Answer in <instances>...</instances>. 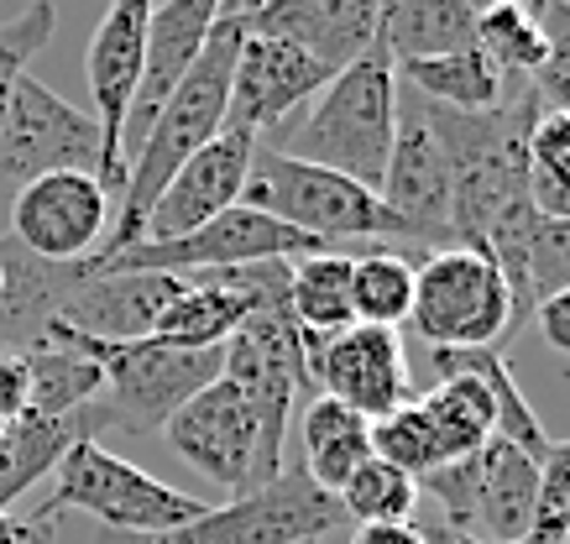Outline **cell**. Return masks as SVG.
I'll return each mask as SVG.
<instances>
[{"instance_id":"cell-1","label":"cell","mask_w":570,"mask_h":544,"mask_svg":"<svg viewBox=\"0 0 570 544\" xmlns=\"http://www.w3.org/2000/svg\"><path fill=\"white\" fill-rule=\"evenodd\" d=\"M242 17L236 6L225 0L220 21L209 32L205 53L194 58V69L184 73V85L168 95V106L153 116L147 137H141L137 158L126 162V184H121V210H116V226L105 236L100 251L89 257H110V251H126V246L141 241V226H147V210L153 199L168 189V178L184 168V162L209 147V141L225 131V106H230V69H236V48H242Z\"/></svg>"},{"instance_id":"cell-2","label":"cell","mask_w":570,"mask_h":544,"mask_svg":"<svg viewBox=\"0 0 570 544\" xmlns=\"http://www.w3.org/2000/svg\"><path fill=\"white\" fill-rule=\"evenodd\" d=\"M267 137H273L267 147L283 152V158L330 168V174H341L377 194L382 174H387V158H393V137H397L393 58L382 48H372V53L356 58L351 69H341L314 95L304 121H283Z\"/></svg>"},{"instance_id":"cell-3","label":"cell","mask_w":570,"mask_h":544,"mask_svg":"<svg viewBox=\"0 0 570 544\" xmlns=\"http://www.w3.org/2000/svg\"><path fill=\"white\" fill-rule=\"evenodd\" d=\"M48 335L79 346L105 377L100 398L73 414L85 439H95L100 429L163 435V424L174 419L199 387H209L225 372V346H215V352H184V346H168V340H153V335L147 340H95V335H79L69 325H58V319L48 325Z\"/></svg>"},{"instance_id":"cell-4","label":"cell","mask_w":570,"mask_h":544,"mask_svg":"<svg viewBox=\"0 0 570 544\" xmlns=\"http://www.w3.org/2000/svg\"><path fill=\"white\" fill-rule=\"evenodd\" d=\"M419 503H430V518L471 544H529L539 461L508 439H487L482 451L419 476Z\"/></svg>"},{"instance_id":"cell-5","label":"cell","mask_w":570,"mask_h":544,"mask_svg":"<svg viewBox=\"0 0 570 544\" xmlns=\"http://www.w3.org/2000/svg\"><path fill=\"white\" fill-rule=\"evenodd\" d=\"M242 205L273 215V220L304 230V236H314V241H325V246L362 241V236L366 241H382V236H409L414 241V230L382 205V194L330 174V168L283 158V152L262 147V141H257V152H252V168H246Z\"/></svg>"},{"instance_id":"cell-6","label":"cell","mask_w":570,"mask_h":544,"mask_svg":"<svg viewBox=\"0 0 570 544\" xmlns=\"http://www.w3.org/2000/svg\"><path fill=\"white\" fill-rule=\"evenodd\" d=\"M69 508L100 518L110 534L153 540V534H174V528L194 524L209 503L157 482L153 472H141V466L121 461L116 451H105L100 439H73L63 451V461L52 466V492L37 513L58 518Z\"/></svg>"},{"instance_id":"cell-7","label":"cell","mask_w":570,"mask_h":544,"mask_svg":"<svg viewBox=\"0 0 570 544\" xmlns=\"http://www.w3.org/2000/svg\"><path fill=\"white\" fill-rule=\"evenodd\" d=\"M314 251H335V246L314 241L252 205H230L209 226L189 230L178 241H137L110 257H85V273H220V267L252 263H298Z\"/></svg>"},{"instance_id":"cell-8","label":"cell","mask_w":570,"mask_h":544,"mask_svg":"<svg viewBox=\"0 0 570 544\" xmlns=\"http://www.w3.org/2000/svg\"><path fill=\"white\" fill-rule=\"evenodd\" d=\"M414 335L434 352H471V346H502L513 335V299L492 257L450 246L414 267Z\"/></svg>"},{"instance_id":"cell-9","label":"cell","mask_w":570,"mask_h":544,"mask_svg":"<svg viewBox=\"0 0 570 544\" xmlns=\"http://www.w3.org/2000/svg\"><path fill=\"white\" fill-rule=\"evenodd\" d=\"M346 513L325 487H314L309 472L298 461H283V472L262 487L230 497L220 508H205L194 524L153 540H126L116 534L110 544H304L325 540Z\"/></svg>"},{"instance_id":"cell-10","label":"cell","mask_w":570,"mask_h":544,"mask_svg":"<svg viewBox=\"0 0 570 544\" xmlns=\"http://www.w3.org/2000/svg\"><path fill=\"white\" fill-rule=\"evenodd\" d=\"M48 174L100 178V126L37 73H21L6 106V126H0V184L21 189Z\"/></svg>"},{"instance_id":"cell-11","label":"cell","mask_w":570,"mask_h":544,"mask_svg":"<svg viewBox=\"0 0 570 544\" xmlns=\"http://www.w3.org/2000/svg\"><path fill=\"white\" fill-rule=\"evenodd\" d=\"M163 435H168V445L189 461L194 472L205 482H215L220 492H230V497L257 487L262 419L252 408V398L225 372L209 387H199L189 404L163 424Z\"/></svg>"},{"instance_id":"cell-12","label":"cell","mask_w":570,"mask_h":544,"mask_svg":"<svg viewBox=\"0 0 570 544\" xmlns=\"http://www.w3.org/2000/svg\"><path fill=\"white\" fill-rule=\"evenodd\" d=\"M147 17L153 0H110V11L100 17L85 53V79L89 100H95V126H100V189L121 194L126 162H121V137L126 116L141 85V53H147Z\"/></svg>"},{"instance_id":"cell-13","label":"cell","mask_w":570,"mask_h":544,"mask_svg":"<svg viewBox=\"0 0 570 544\" xmlns=\"http://www.w3.org/2000/svg\"><path fill=\"white\" fill-rule=\"evenodd\" d=\"M309 383L372 424L414 398V367L403 352V335L382 325H346L330 340H309Z\"/></svg>"},{"instance_id":"cell-14","label":"cell","mask_w":570,"mask_h":544,"mask_svg":"<svg viewBox=\"0 0 570 544\" xmlns=\"http://www.w3.org/2000/svg\"><path fill=\"white\" fill-rule=\"evenodd\" d=\"M382 205L414 230V241L450 251V162L445 147L434 137L424 100L414 89L397 85V137H393V158L382 174Z\"/></svg>"},{"instance_id":"cell-15","label":"cell","mask_w":570,"mask_h":544,"mask_svg":"<svg viewBox=\"0 0 570 544\" xmlns=\"http://www.w3.org/2000/svg\"><path fill=\"white\" fill-rule=\"evenodd\" d=\"M110 226V194L95 174H48L11 199V241L42 263H85Z\"/></svg>"},{"instance_id":"cell-16","label":"cell","mask_w":570,"mask_h":544,"mask_svg":"<svg viewBox=\"0 0 570 544\" xmlns=\"http://www.w3.org/2000/svg\"><path fill=\"white\" fill-rule=\"evenodd\" d=\"M335 73L325 63L304 58L288 42L273 37H242L236 48V69H230V106H225V131H246V137H267L283 121H294V110L314 100Z\"/></svg>"},{"instance_id":"cell-17","label":"cell","mask_w":570,"mask_h":544,"mask_svg":"<svg viewBox=\"0 0 570 544\" xmlns=\"http://www.w3.org/2000/svg\"><path fill=\"white\" fill-rule=\"evenodd\" d=\"M236 17L246 37L288 42L330 73L351 69L377 48V0H257Z\"/></svg>"},{"instance_id":"cell-18","label":"cell","mask_w":570,"mask_h":544,"mask_svg":"<svg viewBox=\"0 0 570 544\" xmlns=\"http://www.w3.org/2000/svg\"><path fill=\"white\" fill-rule=\"evenodd\" d=\"M220 11H225V0H153L147 53H141V85H137V100H131V116H126L121 162L137 158L153 116L168 106V95L184 85V73L194 69V58L205 53Z\"/></svg>"},{"instance_id":"cell-19","label":"cell","mask_w":570,"mask_h":544,"mask_svg":"<svg viewBox=\"0 0 570 544\" xmlns=\"http://www.w3.org/2000/svg\"><path fill=\"white\" fill-rule=\"evenodd\" d=\"M252 152H257V137H246V131H220L209 147H199V152L168 178V189L153 199L147 226H141V241H178V236L209 226L220 210L242 205Z\"/></svg>"},{"instance_id":"cell-20","label":"cell","mask_w":570,"mask_h":544,"mask_svg":"<svg viewBox=\"0 0 570 544\" xmlns=\"http://www.w3.org/2000/svg\"><path fill=\"white\" fill-rule=\"evenodd\" d=\"M178 294V273H89L58 309V325L95 340H147Z\"/></svg>"},{"instance_id":"cell-21","label":"cell","mask_w":570,"mask_h":544,"mask_svg":"<svg viewBox=\"0 0 570 544\" xmlns=\"http://www.w3.org/2000/svg\"><path fill=\"white\" fill-rule=\"evenodd\" d=\"M85 278V263H42L21 241L0 236V352L42 346L48 325Z\"/></svg>"},{"instance_id":"cell-22","label":"cell","mask_w":570,"mask_h":544,"mask_svg":"<svg viewBox=\"0 0 570 544\" xmlns=\"http://www.w3.org/2000/svg\"><path fill=\"white\" fill-rule=\"evenodd\" d=\"M377 48L403 63L476 48V11L466 0H377Z\"/></svg>"},{"instance_id":"cell-23","label":"cell","mask_w":570,"mask_h":544,"mask_svg":"<svg viewBox=\"0 0 570 544\" xmlns=\"http://www.w3.org/2000/svg\"><path fill=\"white\" fill-rule=\"evenodd\" d=\"M298 445H304V472L314 487H325L330 497L346 487L351 472L372 461V419H362L356 408L335 404L325 393H314L304 414H298Z\"/></svg>"},{"instance_id":"cell-24","label":"cell","mask_w":570,"mask_h":544,"mask_svg":"<svg viewBox=\"0 0 570 544\" xmlns=\"http://www.w3.org/2000/svg\"><path fill=\"white\" fill-rule=\"evenodd\" d=\"M397 85L414 89L419 100H430L440 110H455V116H482V110H498L508 100V73H498L487 63L482 48H466V53L450 58H424V63H403L397 69Z\"/></svg>"},{"instance_id":"cell-25","label":"cell","mask_w":570,"mask_h":544,"mask_svg":"<svg viewBox=\"0 0 570 544\" xmlns=\"http://www.w3.org/2000/svg\"><path fill=\"white\" fill-rule=\"evenodd\" d=\"M288 315L309 340H330L346 325H356L351 309V257L335 251H314L288 267Z\"/></svg>"},{"instance_id":"cell-26","label":"cell","mask_w":570,"mask_h":544,"mask_svg":"<svg viewBox=\"0 0 570 544\" xmlns=\"http://www.w3.org/2000/svg\"><path fill=\"white\" fill-rule=\"evenodd\" d=\"M73 439H85L79 419H42V414H21V419L0 424V513H11L21 492H32L42 476L63 461Z\"/></svg>"},{"instance_id":"cell-27","label":"cell","mask_w":570,"mask_h":544,"mask_svg":"<svg viewBox=\"0 0 570 544\" xmlns=\"http://www.w3.org/2000/svg\"><path fill=\"white\" fill-rule=\"evenodd\" d=\"M419 404L424 414L434 419L440 429V451H445V466L450 461L471 456V451H482L487 439L498 435V408H492V393H487L482 377H471V372H450L430 393H419Z\"/></svg>"},{"instance_id":"cell-28","label":"cell","mask_w":570,"mask_h":544,"mask_svg":"<svg viewBox=\"0 0 570 544\" xmlns=\"http://www.w3.org/2000/svg\"><path fill=\"white\" fill-rule=\"evenodd\" d=\"M27 356V367H32V404H27V414H42V419H73L79 408H89L95 398H100V367L89 362L79 346H69V340H42V346H32Z\"/></svg>"},{"instance_id":"cell-29","label":"cell","mask_w":570,"mask_h":544,"mask_svg":"<svg viewBox=\"0 0 570 544\" xmlns=\"http://www.w3.org/2000/svg\"><path fill=\"white\" fill-rule=\"evenodd\" d=\"M570 288V220L534 215L519 251V283H513V330L534 315L544 299Z\"/></svg>"},{"instance_id":"cell-30","label":"cell","mask_w":570,"mask_h":544,"mask_svg":"<svg viewBox=\"0 0 570 544\" xmlns=\"http://www.w3.org/2000/svg\"><path fill=\"white\" fill-rule=\"evenodd\" d=\"M351 309H356V325L403 330L414 309V263L382 246L366 257H351Z\"/></svg>"},{"instance_id":"cell-31","label":"cell","mask_w":570,"mask_h":544,"mask_svg":"<svg viewBox=\"0 0 570 544\" xmlns=\"http://www.w3.org/2000/svg\"><path fill=\"white\" fill-rule=\"evenodd\" d=\"M335 503H341V513H346L351 524H414L419 482L372 456L351 472V482L335 492Z\"/></svg>"},{"instance_id":"cell-32","label":"cell","mask_w":570,"mask_h":544,"mask_svg":"<svg viewBox=\"0 0 570 544\" xmlns=\"http://www.w3.org/2000/svg\"><path fill=\"white\" fill-rule=\"evenodd\" d=\"M476 48L508 79H534L544 63V27L529 6H487L476 11Z\"/></svg>"},{"instance_id":"cell-33","label":"cell","mask_w":570,"mask_h":544,"mask_svg":"<svg viewBox=\"0 0 570 544\" xmlns=\"http://www.w3.org/2000/svg\"><path fill=\"white\" fill-rule=\"evenodd\" d=\"M372 456L397 466V472H409L414 482L430 476L434 466H445L440 429H434V419L424 414L419 398H409L403 408H393V414H382V419L372 424Z\"/></svg>"},{"instance_id":"cell-34","label":"cell","mask_w":570,"mask_h":544,"mask_svg":"<svg viewBox=\"0 0 570 544\" xmlns=\"http://www.w3.org/2000/svg\"><path fill=\"white\" fill-rule=\"evenodd\" d=\"M529 194L539 215L570 220V116L539 110L529 126Z\"/></svg>"},{"instance_id":"cell-35","label":"cell","mask_w":570,"mask_h":544,"mask_svg":"<svg viewBox=\"0 0 570 544\" xmlns=\"http://www.w3.org/2000/svg\"><path fill=\"white\" fill-rule=\"evenodd\" d=\"M52 27H58L52 0H32L27 11H17L11 21H0V126H6L11 89L21 85V73H32V58L52 42Z\"/></svg>"},{"instance_id":"cell-36","label":"cell","mask_w":570,"mask_h":544,"mask_svg":"<svg viewBox=\"0 0 570 544\" xmlns=\"http://www.w3.org/2000/svg\"><path fill=\"white\" fill-rule=\"evenodd\" d=\"M534 17L544 27V63L529 79L534 100L550 116H570V0H544Z\"/></svg>"},{"instance_id":"cell-37","label":"cell","mask_w":570,"mask_h":544,"mask_svg":"<svg viewBox=\"0 0 570 544\" xmlns=\"http://www.w3.org/2000/svg\"><path fill=\"white\" fill-rule=\"evenodd\" d=\"M529 544H570V439H550L539 456V503Z\"/></svg>"},{"instance_id":"cell-38","label":"cell","mask_w":570,"mask_h":544,"mask_svg":"<svg viewBox=\"0 0 570 544\" xmlns=\"http://www.w3.org/2000/svg\"><path fill=\"white\" fill-rule=\"evenodd\" d=\"M32 404V367L21 352H0V424H11Z\"/></svg>"},{"instance_id":"cell-39","label":"cell","mask_w":570,"mask_h":544,"mask_svg":"<svg viewBox=\"0 0 570 544\" xmlns=\"http://www.w3.org/2000/svg\"><path fill=\"white\" fill-rule=\"evenodd\" d=\"M534 325H539V335H544V346H550V352L570 356V288L539 304V309H534Z\"/></svg>"},{"instance_id":"cell-40","label":"cell","mask_w":570,"mask_h":544,"mask_svg":"<svg viewBox=\"0 0 570 544\" xmlns=\"http://www.w3.org/2000/svg\"><path fill=\"white\" fill-rule=\"evenodd\" d=\"M58 518L48 513H32V518H17V513H0V544H48Z\"/></svg>"},{"instance_id":"cell-41","label":"cell","mask_w":570,"mask_h":544,"mask_svg":"<svg viewBox=\"0 0 570 544\" xmlns=\"http://www.w3.org/2000/svg\"><path fill=\"white\" fill-rule=\"evenodd\" d=\"M351 544H424L414 524H356Z\"/></svg>"},{"instance_id":"cell-42","label":"cell","mask_w":570,"mask_h":544,"mask_svg":"<svg viewBox=\"0 0 570 544\" xmlns=\"http://www.w3.org/2000/svg\"><path fill=\"white\" fill-rule=\"evenodd\" d=\"M471 11H487V6H529L534 11V0H466Z\"/></svg>"},{"instance_id":"cell-43","label":"cell","mask_w":570,"mask_h":544,"mask_svg":"<svg viewBox=\"0 0 570 544\" xmlns=\"http://www.w3.org/2000/svg\"><path fill=\"white\" fill-rule=\"evenodd\" d=\"M230 6H236V11H246V6H257V0H230Z\"/></svg>"},{"instance_id":"cell-44","label":"cell","mask_w":570,"mask_h":544,"mask_svg":"<svg viewBox=\"0 0 570 544\" xmlns=\"http://www.w3.org/2000/svg\"><path fill=\"white\" fill-rule=\"evenodd\" d=\"M304 544H320V540H304Z\"/></svg>"}]
</instances>
